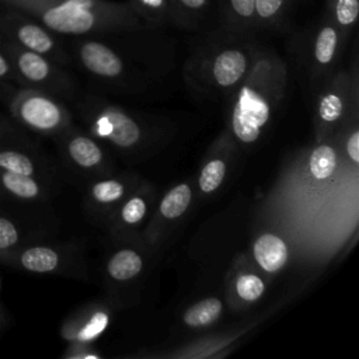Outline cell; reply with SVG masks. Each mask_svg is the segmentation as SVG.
I'll return each instance as SVG.
<instances>
[{"instance_id":"2e32d148","label":"cell","mask_w":359,"mask_h":359,"mask_svg":"<svg viewBox=\"0 0 359 359\" xmlns=\"http://www.w3.org/2000/svg\"><path fill=\"white\" fill-rule=\"evenodd\" d=\"M67 153L74 164L83 168H93L102 160V150L87 136H74L67 142Z\"/></svg>"},{"instance_id":"52a82bcc","label":"cell","mask_w":359,"mask_h":359,"mask_svg":"<svg viewBox=\"0 0 359 359\" xmlns=\"http://www.w3.org/2000/svg\"><path fill=\"white\" fill-rule=\"evenodd\" d=\"M76 53L83 67L98 77L115 79L123 73L125 65L122 57L101 41H79L76 43Z\"/></svg>"},{"instance_id":"d4e9b609","label":"cell","mask_w":359,"mask_h":359,"mask_svg":"<svg viewBox=\"0 0 359 359\" xmlns=\"http://www.w3.org/2000/svg\"><path fill=\"white\" fill-rule=\"evenodd\" d=\"M265 290L264 280L254 273H243L236 280V292L244 302L258 300Z\"/></svg>"},{"instance_id":"e575fe53","label":"cell","mask_w":359,"mask_h":359,"mask_svg":"<svg viewBox=\"0 0 359 359\" xmlns=\"http://www.w3.org/2000/svg\"><path fill=\"white\" fill-rule=\"evenodd\" d=\"M0 318H1V316H0Z\"/></svg>"},{"instance_id":"5b68a950","label":"cell","mask_w":359,"mask_h":359,"mask_svg":"<svg viewBox=\"0 0 359 359\" xmlns=\"http://www.w3.org/2000/svg\"><path fill=\"white\" fill-rule=\"evenodd\" d=\"M0 50L8 57L17 83L34 88L56 87L65 83V74L46 56L24 49L4 38H0Z\"/></svg>"},{"instance_id":"83f0119b","label":"cell","mask_w":359,"mask_h":359,"mask_svg":"<svg viewBox=\"0 0 359 359\" xmlns=\"http://www.w3.org/2000/svg\"><path fill=\"white\" fill-rule=\"evenodd\" d=\"M20 241L17 226L7 217L0 216V255H7Z\"/></svg>"},{"instance_id":"4316f807","label":"cell","mask_w":359,"mask_h":359,"mask_svg":"<svg viewBox=\"0 0 359 359\" xmlns=\"http://www.w3.org/2000/svg\"><path fill=\"white\" fill-rule=\"evenodd\" d=\"M344 112V101L338 91L327 93L318 105V115L323 122L332 123L337 122Z\"/></svg>"},{"instance_id":"9c48e42d","label":"cell","mask_w":359,"mask_h":359,"mask_svg":"<svg viewBox=\"0 0 359 359\" xmlns=\"http://www.w3.org/2000/svg\"><path fill=\"white\" fill-rule=\"evenodd\" d=\"M8 261H13L17 266L28 272L48 273L53 272L59 266V254L46 245H34L24 248L18 252H8L6 255Z\"/></svg>"},{"instance_id":"484cf974","label":"cell","mask_w":359,"mask_h":359,"mask_svg":"<svg viewBox=\"0 0 359 359\" xmlns=\"http://www.w3.org/2000/svg\"><path fill=\"white\" fill-rule=\"evenodd\" d=\"M125 194V185L118 180L98 181L91 188V196L98 203H112Z\"/></svg>"},{"instance_id":"d6986e66","label":"cell","mask_w":359,"mask_h":359,"mask_svg":"<svg viewBox=\"0 0 359 359\" xmlns=\"http://www.w3.org/2000/svg\"><path fill=\"white\" fill-rule=\"evenodd\" d=\"M223 303L217 297H206L191 306L185 314L184 321L189 327H205L215 323L222 314Z\"/></svg>"},{"instance_id":"7402d4cb","label":"cell","mask_w":359,"mask_h":359,"mask_svg":"<svg viewBox=\"0 0 359 359\" xmlns=\"http://www.w3.org/2000/svg\"><path fill=\"white\" fill-rule=\"evenodd\" d=\"M310 172L316 180L330 178L337 167V151L330 144L316 147L309 160Z\"/></svg>"},{"instance_id":"3957f363","label":"cell","mask_w":359,"mask_h":359,"mask_svg":"<svg viewBox=\"0 0 359 359\" xmlns=\"http://www.w3.org/2000/svg\"><path fill=\"white\" fill-rule=\"evenodd\" d=\"M0 38L41 53L55 63H65L67 60V55L56 34L18 10L3 8L0 11Z\"/></svg>"},{"instance_id":"4dcf8cb0","label":"cell","mask_w":359,"mask_h":359,"mask_svg":"<svg viewBox=\"0 0 359 359\" xmlns=\"http://www.w3.org/2000/svg\"><path fill=\"white\" fill-rule=\"evenodd\" d=\"M0 81L8 83V81H17L14 69L8 60V57L0 50Z\"/></svg>"},{"instance_id":"ba28073f","label":"cell","mask_w":359,"mask_h":359,"mask_svg":"<svg viewBox=\"0 0 359 359\" xmlns=\"http://www.w3.org/2000/svg\"><path fill=\"white\" fill-rule=\"evenodd\" d=\"M97 125L104 137L123 149L135 146L142 136L139 125L129 115L115 108L104 111Z\"/></svg>"},{"instance_id":"4fadbf2b","label":"cell","mask_w":359,"mask_h":359,"mask_svg":"<svg viewBox=\"0 0 359 359\" xmlns=\"http://www.w3.org/2000/svg\"><path fill=\"white\" fill-rule=\"evenodd\" d=\"M0 192L17 199L32 201L42 194V188L32 175L0 170Z\"/></svg>"},{"instance_id":"f1b7e54d","label":"cell","mask_w":359,"mask_h":359,"mask_svg":"<svg viewBox=\"0 0 359 359\" xmlns=\"http://www.w3.org/2000/svg\"><path fill=\"white\" fill-rule=\"evenodd\" d=\"M146 209H147V206H146L144 199L140 196H135V198L129 199L125 203V206L122 208V212H121L122 220L128 224H136L144 217Z\"/></svg>"},{"instance_id":"5bb4252c","label":"cell","mask_w":359,"mask_h":359,"mask_svg":"<svg viewBox=\"0 0 359 359\" xmlns=\"http://www.w3.org/2000/svg\"><path fill=\"white\" fill-rule=\"evenodd\" d=\"M359 14V0H327V18L339 29L344 38L355 27Z\"/></svg>"},{"instance_id":"8fae6325","label":"cell","mask_w":359,"mask_h":359,"mask_svg":"<svg viewBox=\"0 0 359 359\" xmlns=\"http://www.w3.org/2000/svg\"><path fill=\"white\" fill-rule=\"evenodd\" d=\"M339 29L325 17L316 29L313 41V59L317 66L328 67L335 59L344 41Z\"/></svg>"},{"instance_id":"f546056e","label":"cell","mask_w":359,"mask_h":359,"mask_svg":"<svg viewBox=\"0 0 359 359\" xmlns=\"http://www.w3.org/2000/svg\"><path fill=\"white\" fill-rule=\"evenodd\" d=\"M108 324V316L105 313H97L93 316V318L87 323V325L79 332V339L88 341L95 338L100 332L105 330Z\"/></svg>"},{"instance_id":"cb8c5ba5","label":"cell","mask_w":359,"mask_h":359,"mask_svg":"<svg viewBox=\"0 0 359 359\" xmlns=\"http://www.w3.org/2000/svg\"><path fill=\"white\" fill-rule=\"evenodd\" d=\"M226 175V163L222 158L208 161L199 175V188L205 194L215 192L223 182Z\"/></svg>"},{"instance_id":"30bf717a","label":"cell","mask_w":359,"mask_h":359,"mask_svg":"<svg viewBox=\"0 0 359 359\" xmlns=\"http://www.w3.org/2000/svg\"><path fill=\"white\" fill-rule=\"evenodd\" d=\"M252 252L258 265L266 272H278L282 269L289 257L286 243L272 233L259 236L254 243Z\"/></svg>"},{"instance_id":"7a4b0ae2","label":"cell","mask_w":359,"mask_h":359,"mask_svg":"<svg viewBox=\"0 0 359 359\" xmlns=\"http://www.w3.org/2000/svg\"><path fill=\"white\" fill-rule=\"evenodd\" d=\"M245 76L233 108V130L243 143H254L271 118L268 88L283 79V66L269 55H252Z\"/></svg>"},{"instance_id":"1f68e13d","label":"cell","mask_w":359,"mask_h":359,"mask_svg":"<svg viewBox=\"0 0 359 359\" xmlns=\"http://www.w3.org/2000/svg\"><path fill=\"white\" fill-rule=\"evenodd\" d=\"M346 153L353 163H359V133L355 130L346 142Z\"/></svg>"},{"instance_id":"e0dca14e","label":"cell","mask_w":359,"mask_h":359,"mask_svg":"<svg viewBox=\"0 0 359 359\" xmlns=\"http://www.w3.org/2000/svg\"><path fill=\"white\" fill-rule=\"evenodd\" d=\"M128 4L140 20L149 24L160 25L172 22L171 0H129Z\"/></svg>"},{"instance_id":"9a60e30c","label":"cell","mask_w":359,"mask_h":359,"mask_svg":"<svg viewBox=\"0 0 359 359\" xmlns=\"http://www.w3.org/2000/svg\"><path fill=\"white\" fill-rule=\"evenodd\" d=\"M172 22L184 28H195L206 15L213 0H171Z\"/></svg>"},{"instance_id":"836d02e7","label":"cell","mask_w":359,"mask_h":359,"mask_svg":"<svg viewBox=\"0 0 359 359\" xmlns=\"http://www.w3.org/2000/svg\"><path fill=\"white\" fill-rule=\"evenodd\" d=\"M0 286H1V282H0Z\"/></svg>"},{"instance_id":"6da1fadb","label":"cell","mask_w":359,"mask_h":359,"mask_svg":"<svg viewBox=\"0 0 359 359\" xmlns=\"http://www.w3.org/2000/svg\"><path fill=\"white\" fill-rule=\"evenodd\" d=\"M0 7L18 10L56 35L81 36L143 25L128 3L114 0H0Z\"/></svg>"},{"instance_id":"7c38bea8","label":"cell","mask_w":359,"mask_h":359,"mask_svg":"<svg viewBox=\"0 0 359 359\" xmlns=\"http://www.w3.org/2000/svg\"><path fill=\"white\" fill-rule=\"evenodd\" d=\"M255 0H222V17L226 28L234 34H247L254 27Z\"/></svg>"},{"instance_id":"ac0fdd59","label":"cell","mask_w":359,"mask_h":359,"mask_svg":"<svg viewBox=\"0 0 359 359\" xmlns=\"http://www.w3.org/2000/svg\"><path fill=\"white\" fill-rule=\"evenodd\" d=\"M143 268L142 257L133 250H119L115 252L107 265L111 278L116 280H128L135 278Z\"/></svg>"},{"instance_id":"44dd1931","label":"cell","mask_w":359,"mask_h":359,"mask_svg":"<svg viewBox=\"0 0 359 359\" xmlns=\"http://www.w3.org/2000/svg\"><path fill=\"white\" fill-rule=\"evenodd\" d=\"M192 192L188 184H180L171 188L160 203V213L165 219L180 217L191 205Z\"/></svg>"},{"instance_id":"277c9868","label":"cell","mask_w":359,"mask_h":359,"mask_svg":"<svg viewBox=\"0 0 359 359\" xmlns=\"http://www.w3.org/2000/svg\"><path fill=\"white\" fill-rule=\"evenodd\" d=\"M11 116L22 126L39 132L53 133L67 122L63 107L39 88L25 87L13 94L8 101Z\"/></svg>"},{"instance_id":"d6a6232c","label":"cell","mask_w":359,"mask_h":359,"mask_svg":"<svg viewBox=\"0 0 359 359\" xmlns=\"http://www.w3.org/2000/svg\"><path fill=\"white\" fill-rule=\"evenodd\" d=\"M11 133H14V130L11 129V126H10L7 122H4V121L0 119V137L11 136Z\"/></svg>"},{"instance_id":"ffe728a7","label":"cell","mask_w":359,"mask_h":359,"mask_svg":"<svg viewBox=\"0 0 359 359\" xmlns=\"http://www.w3.org/2000/svg\"><path fill=\"white\" fill-rule=\"evenodd\" d=\"M292 0H255L254 27L268 28L276 25L286 14Z\"/></svg>"},{"instance_id":"8992f818","label":"cell","mask_w":359,"mask_h":359,"mask_svg":"<svg viewBox=\"0 0 359 359\" xmlns=\"http://www.w3.org/2000/svg\"><path fill=\"white\" fill-rule=\"evenodd\" d=\"M252 52L248 46L240 43L220 46L210 50L206 56V67L213 81L223 87H233L244 79L252 60Z\"/></svg>"},{"instance_id":"603a6c76","label":"cell","mask_w":359,"mask_h":359,"mask_svg":"<svg viewBox=\"0 0 359 359\" xmlns=\"http://www.w3.org/2000/svg\"><path fill=\"white\" fill-rule=\"evenodd\" d=\"M0 170L24 175H34L35 164L29 156L21 151L0 149Z\"/></svg>"}]
</instances>
